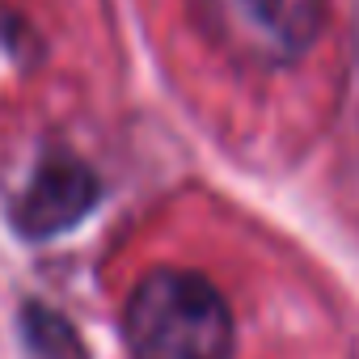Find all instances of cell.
Wrapping results in <instances>:
<instances>
[{
	"label": "cell",
	"instance_id": "cell-1",
	"mask_svg": "<svg viewBox=\"0 0 359 359\" xmlns=\"http://www.w3.org/2000/svg\"><path fill=\"white\" fill-rule=\"evenodd\" d=\"M131 359H233V313L199 271H148L123 309Z\"/></svg>",
	"mask_w": 359,
	"mask_h": 359
},
{
	"label": "cell",
	"instance_id": "cell-2",
	"mask_svg": "<svg viewBox=\"0 0 359 359\" xmlns=\"http://www.w3.org/2000/svg\"><path fill=\"white\" fill-rule=\"evenodd\" d=\"M203 34L237 64L283 68L321 34V0H195Z\"/></svg>",
	"mask_w": 359,
	"mask_h": 359
},
{
	"label": "cell",
	"instance_id": "cell-3",
	"mask_svg": "<svg viewBox=\"0 0 359 359\" xmlns=\"http://www.w3.org/2000/svg\"><path fill=\"white\" fill-rule=\"evenodd\" d=\"M97 199V182L81 161H51L34 173L18 203V224L30 237H55L72 229Z\"/></svg>",
	"mask_w": 359,
	"mask_h": 359
}]
</instances>
